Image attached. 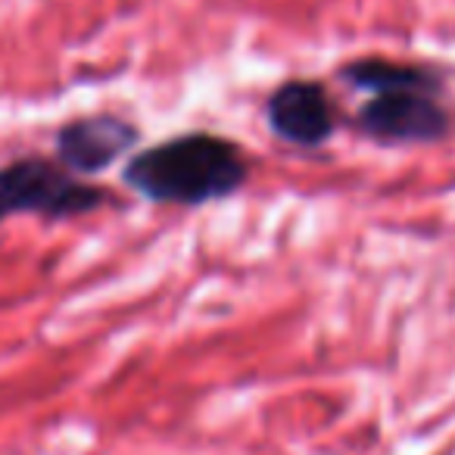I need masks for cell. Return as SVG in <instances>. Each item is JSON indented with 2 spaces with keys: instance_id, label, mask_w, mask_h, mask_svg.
I'll list each match as a JSON object with an SVG mask.
<instances>
[{
  "instance_id": "obj_4",
  "label": "cell",
  "mask_w": 455,
  "mask_h": 455,
  "mask_svg": "<svg viewBox=\"0 0 455 455\" xmlns=\"http://www.w3.org/2000/svg\"><path fill=\"white\" fill-rule=\"evenodd\" d=\"M138 144V128L116 116H88L69 122L57 134V156L76 175H97L109 169Z\"/></svg>"
},
{
  "instance_id": "obj_2",
  "label": "cell",
  "mask_w": 455,
  "mask_h": 455,
  "mask_svg": "<svg viewBox=\"0 0 455 455\" xmlns=\"http://www.w3.org/2000/svg\"><path fill=\"white\" fill-rule=\"evenodd\" d=\"M107 200L100 188L82 184L51 159H16L0 169V221L22 212L44 219H72L97 209Z\"/></svg>"
},
{
  "instance_id": "obj_1",
  "label": "cell",
  "mask_w": 455,
  "mask_h": 455,
  "mask_svg": "<svg viewBox=\"0 0 455 455\" xmlns=\"http://www.w3.org/2000/svg\"><path fill=\"white\" fill-rule=\"evenodd\" d=\"M122 178L153 203L203 206L241 190L247 181V159L231 140L194 132L138 153Z\"/></svg>"
},
{
  "instance_id": "obj_5",
  "label": "cell",
  "mask_w": 455,
  "mask_h": 455,
  "mask_svg": "<svg viewBox=\"0 0 455 455\" xmlns=\"http://www.w3.org/2000/svg\"><path fill=\"white\" fill-rule=\"evenodd\" d=\"M268 122L275 134L297 147H322L334 134V107L322 84L287 82L268 100Z\"/></svg>"
},
{
  "instance_id": "obj_3",
  "label": "cell",
  "mask_w": 455,
  "mask_h": 455,
  "mask_svg": "<svg viewBox=\"0 0 455 455\" xmlns=\"http://www.w3.org/2000/svg\"><path fill=\"white\" fill-rule=\"evenodd\" d=\"M359 128L380 144H434L452 119L430 91H384L359 109Z\"/></svg>"
},
{
  "instance_id": "obj_6",
  "label": "cell",
  "mask_w": 455,
  "mask_h": 455,
  "mask_svg": "<svg viewBox=\"0 0 455 455\" xmlns=\"http://www.w3.org/2000/svg\"><path fill=\"white\" fill-rule=\"evenodd\" d=\"M343 76L355 88L374 91V94H384V91H430V94H440V82H436L434 72L418 69V66L387 63V60H362V63L347 66Z\"/></svg>"
}]
</instances>
